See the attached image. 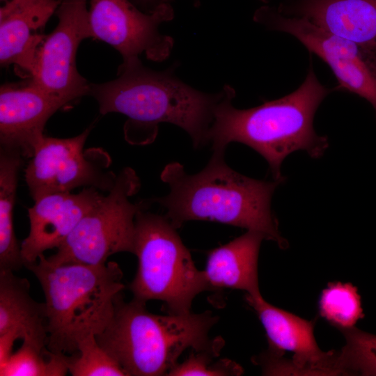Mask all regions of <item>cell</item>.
<instances>
[{"label":"cell","instance_id":"obj_1","mask_svg":"<svg viewBox=\"0 0 376 376\" xmlns=\"http://www.w3.org/2000/svg\"><path fill=\"white\" fill-rule=\"evenodd\" d=\"M224 152H213L200 172L189 174L178 162L167 164L161 173L170 191L152 200L166 210V217L176 228L192 220L216 221L261 233L284 249L278 223L271 209L273 193L281 182L260 180L231 169Z\"/></svg>","mask_w":376,"mask_h":376},{"label":"cell","instance_id":"obj_2","mask_svg":"<svg viewBox=\"0 0 376 376\" xmlns=\"http://www.w3.org/2000/svg\"><path fill=\"white\" fill-rule=\"evenodd\" d=\"M226 87L208 134L213 152H225L232 142L244 143L265 159L273 179L282 182L281 166L288 155L304 150L318 158L328 148L327 137L316 134L313 121L330 90L320 84L312 68L296 91L251 109L235 108L232 104L235 91L230 86Z\"/></svg>","mask_w":376,"mask_h":376},{"label":"cell","instance_id":"obj_3","mask_svg":"<svg viewBox=\"0 0 376 376\" xmlns=\"http://www.w3.org/2000/svg\"><path fill=\"white\" fill-rule=\"evenodd\" d=\"M42 288L47 320V347L56 354L77 352L80 341L102 332L125 288L115 262L100 265H55L44 254L25 266Z\"/></svg>","mask_w":376,"mask_h":376},{"label":"cell","instance_id":"obj_4","mask_svg":"<svg viewBox=\"0 0 376 376\" xmlns=\"http://www.w3.org/2000/svg\"><path fill=\"white\" fill-rule=\"evenodd\" d=\"M118 75L111 81L90 84L89 95L97 101L102 114L120 113L132 123L152 128L172 123L188 133L194 148L209 143L214 111L226 87L217 94L205 93L179 79L172 69L154 71L139 58L123 62Z\"/></svg>","mask_w":376,"mask_h":376},{"label":"cell","instance_id":"obj_5","mask_svg":"<svg viewBox=\"0 0 376 376\" xmlns=\"http://www.w3.org/2000/svg\"><path fill=\"white\" fill-rule=\"evenodd\" d=\"M145 306L134 299L125 302L120 293L111 320L95 336L128 376L167 375L185 350L207 349L218 339L208 337L219 320L211 311L162 315Z\"/></svg>","mask_w":376,"mask_h":376},{"label":"cell","instance_id":"obj_6","mask_svg":"<svg viewBox=\"0 0 376 376\" xmlns=\"http://www.w3.org/2000/svg\"><path fill=\"white\" fill-rule=\"evenodd\" d=\"M176 229L166 216L144 210L137 214L134 254L138 268L130 290L137 301H162L168 313L181 315L191 313L196 295L211 289Z\"/></svg>","mask_w":376,"mask_h":376},{"label":"cell","instance_id":"obj_7","mask_svg":"<svg viewBox=\"0 0 376 376\" xmlns=\"http://www.w3.org/2000/svg\"><path fill=\"white\" fill-rule=\"evenodd\" d=\"M139 188L135 171L123 169L116 176L109 194L102 195L47 260L55 265H100L116 253H134L135 219L148 205L129 200Z\"/></svg>","mask_w":376,"mask_h":376},{"label":"cell","instance_id":"obj_8","mask_svg":"<svg viewBox=\"0 0 376 376\" xmlns=\"http://www.w3.org/2000/svg\"><path fill=\"white\" fill-rule=\"evenodd\" d=\"M256 20L291 34L326 62L340 87L366 100L376 113V51L335 35L303 17H286L265 7Z\"/></svg>","mask_w":376,"mask_h":376},{"label":"cell","instance_id":"obj_9","mask_svg":"<svg viewBox=\"0 0 376 376\" xmlns=\"http://www.w3.org/2000/svg\"><path fill=\"white\" fill-rule=\"evenodd\" d=\"M87 1H61L55 13L58 24L45 36L30 77L45 93L65 104L90 92V84L76 66L79 44L85 38H93Z\"/></svg>","mask_w":376,"mask_h":376},{"label":"cell","instance_id":"obj_10","mask_svg":"<svg viewBox=\"0 0 376 376\" xmlns=\"http://www.w3.org/2000/svg\"><path fill=\"white\" fill-rule=\"evenodd\" d=\"M265 330L269 354L259 360L265 375H337L336 352H322L313 334V322L276 308L262 297L246 294Z\"/></svg>","mask_w":376,"mask_h":376},{"label":"cell","instance_id":"obj_11","mask_svg":"<svg viewBox=\"0 0 376 376\" xmlns=\"http://www.w3.org/2000/svg\"><path fill=\"white\" fill-rule=\"evenodd\" d=\"M169 2L145 13L130 0H90L89 23L93 38L118 50L123 62L139 58L160 61L170 54L173 41L159 31V26L173 17Z\"/></svg>","mask_w":376,"mask_h":376},{"label":"cell","instance_id":"obj_12","mask_svg":"<svg viewBox=\"0 0 376 376\" xmlns=\"http://www.w3.org/2000/svg\"><path fill=\"white\" fill-rule=\"evenodd\" d=\"M89 132L90 128L68 139L44 135L25 171V180L34 201L50 194L70 192L79 187L97 188L107 185L101 181L100 172L83 153Z\"/></svg>","mask_w":376,"mask_h":376},{"label":"cell","instance_id":"obj_13","mask_svg":"<svg viewBox=\"0 0 376 376\" xmlns=\"http://www.w3.org/2000/svg\"><path fill=\"white\" fill-rule=\"evenodd\" d=\"M66 104L42 90L30 78L8 83L0 89L1 149L31 157L45 125Z\"/></svg>","mask_w":376,"mask_h":376},{"label":"cell","instance_id":"obj_14","mask_svg":"<svg viewBox=\"0 0 376 376\" xmlns=\"http://www.w3.org/2000/svg\"><path fill=\"white\" fill-rule=\"evenodd\" d=\"M102 196L96 187H89L77 194L54 193L34 201L28 210L29 233L20 245L24 266L59 247Z\"/></svg>","mask_w":376,"mask_h":376},{"label":"cell","instance_id":"obj_15","mask_svg":"<svg viewBox=\"0 0 376 376\" xmlns=\"http://www.w3.org/2000/svg\"><path fill=\"white\" fill-rule=\"evenodd\" d=\"M62 0H0V61L30 77L43 30Z\"/></svg>","mask_w":376,"mask_h":376},{"label":"cell","instance_id":"obj_16","mask_svg":"<svg viewBox=\"0 0 376 376\" xmlns=\"http://www.w3.org/2000/svg\"><path fill=\"white\" fill-rule=\"evenodd\" d=\"M6 332L38 349L47 347L45 302L33 299L27 279L18 277L13 270L0 269V335Z\"/></svg>","mask_w":376,"mask_h":376},{"label":"cell","instance_id":"obj_17","mask_svg":"<svg viewBox=\"0 0 376 376\" xmlns=\"http://www.w3.org/2000/svg\"><path fill=\"white\" fill-rule=\"evenodd\" d=\"M263 234L247 230L230 242L210 251L204 270L210 289L228 288L260 295L258 258Z\"/></svg>","mask_w":376,"mask_h":376},{"label":"cell","instance_id":"obj_18","mask_svg":"<svg viewBox=\"0 0 376 376\" xmlns=\"http://www.w3.org/2000/svg\"><path fill=\"white\" fill-rule=\"evenodd\" d=\"M301 17L376 51V0H308Z\"/></svg>","mask_w":376,"mask_h":376},{"label":"cell","instance_id":"obj_19","mask_svg":"<svg viewBox=\"0 0 376 376\" xmlns=\"http://www.w3.org/2000/svg\"><path fill=\"white\" fill-rule=\"evenodd\" d=\"M21 157L16 152L1 149L0 269L13 272L24 265L21 248L17 243L13 226V207Z\"/></svg>","mask_w":376,"mask_h":376},{"label":"cell","instance_id":"obj_20","mask_svg":"<svg viewBox=\"0 0 376 376\" xmlns=\"http://www.w3.org/2000/svg\"><path fill=\"white\" fill-rule=\"evenodd\" d=\"M68 372L66 355L23 343L0 365L1 376H63Z\"/></svg>","mask_w":376,"mask_h":376},{"label":"cell","instance_id":"obj_21","mask_svg":"<svg viewBox=\"0 0 376 376\" xmlns=\"http://www.w3.org/2000/svg\"><path fill=\"white\" fill-rule=\"evenodd\" d=\"M320 313L340 330L354 327L364 313L357 288L351 283H330L319 300Z\"/></svg>","mask_w":376,"mask_h":376},{"label":"cell","instance_id":"obj_22","mask_svg":"<svg viewBox=\"0 0 376 376\" xmlns=\"http://www.w3.org/2000/svg\"><path fill=\"white\" fill-rule=\"evenodd\" d=\"M340 331L345 345L337 353V375L376 376V335L354 327Z\"/></svg>","mask_w":376,"mask_h":376},{"label":"cell","instance_id":"obj_23","mask_svg":"<svg viewBox=\"0 0 376 376\" xmlns=\"http://www.w3.org/2000/svg\"><path fill=\"white\" fill-rule=\"evenodd\" d=\"M68 372L73 376H128L97 343L95 335L79 342L77 352L66 355Z\"/></svg>","mask_w":376,"mask_h":376},{"label":"cell","instance_id":"obj_24","mask_svg":"<svg viewBox=\"0 0 376 376\" xmlns=\"http://www.w3.org/2000/svg\"><path fill=\"white\" fill-rule=\"evenodd\" d=\"M224 345L222 338L210 348L195 350L191 349L189 357L181 363H178L167 375L169 376H234L240 375L243 370L239 364L228 359L214 361Z\"/></svg>","mask_w":376,"mask_h":376},{"label":"cell","instance_id":"obj_25","mask_svg":"<svg viewBox=\"0 0 376 376\" xmlns=\"http://www.w3.org/2000/svg\"><path fill=\"white\" fill-rule=\"evenodd\" d=\"M139 4L143 5L146 7H148L149 12L153 10L159 6L168 3L169 0H135Z\"/></svg>","mask_w":376,"mask_h":376},{"label":"cell","instance_id":"obj_26","mask_svg":"<svg viewBox=\"0 0 376 376\" xmlns=\"http://www.w3.org/2000/svg\"><path fill=\"white\" fill-rule=\"evenodd\" d=\"M194 3L196 4V6H198L200 3V0H194Z\"/></svg>","mask_w":376,"mask_h":376}]
</instances>
